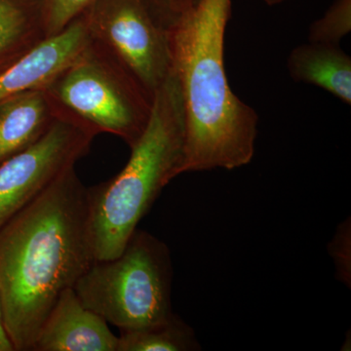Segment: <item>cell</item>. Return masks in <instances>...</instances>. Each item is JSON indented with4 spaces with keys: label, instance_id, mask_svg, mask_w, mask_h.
Segmentation results:
<instances>
[{
    "label": "cell",
    "instance_id": "1",
    "mask_svg": "<svg viewBox=\"0 0 351 351\" xmlns=\"http://www.w3.org/2000/svg\"><path fill=\"white\" fill-rule=\"evenodd\" d=\"M95 262L87 188L71 167L0 228V306L16 351H32L60 295Z\"/></svg>",
    "mask_w": 351,
    "mask_h": 351
},
{
    "label": "cell",
    "instance_id": "2",
    "mask_svg": "<svg viewBox=\"0 0 351 351\" xmlns=\"http://www.w3.org/2000/svg\"><path fill=\"white\" fill-rule=\"evenodd\" d=\"M232 0H200L171 25L172 69L184 100V173L233 170L255 154L258 117L228 84L226 25Z\"/></svg>",
    "mask_w": 351,
    "mask_h": 351
},
{
    "label": "cell",
    "instance_id": "10",
    "mask_svg": "<svg viewBox=\"0 0 351 351\" xmlns=\"http://www.w3.org/2000/svg\"><path fill=\"white\" fill-rule=\"evenodd\" d=\"M59 112L46 88L0 101V164L38 142Z\"/></svg>",
    "mask_w": 351,
    "mask_h": 351
},
{
    "label": "cell",
    "instance_id": "13",
    "mask_svg": "<svg viewBox=\"0 0 351 351\" xmlns=\"http://www.w3.org/2000/svg\"><path fill=\"white\" fill-rule=\"evenodd\" d=\"M200 345L193 328L176 315L165 324L138 331H120L117 351H193Z\"/></svg>",
    "mask_w": 351,
    "mask_h": 351
},
{
    "label": "cell",
    "instance_id": "5",
    "mask_svg": "<svg viewBox=\"0 0 351 351\" xmlns=\"http://www.w3.org/2000/svg\"><path fill=\"white\" fill-rule=\"evenodd\" d=\"M60 108L132 147L149 119L152 99L100 44L91 43L46 87Z\"/></svg>",
    "mask_w": 351,
    "mask_h": 351
},
{
    "label": "cell",
    "instance_id": "4",
    "mask_svg": "<svg viewBox=\"0 0 351 351\" xmlns=\"http://www.w3.org/2000/svg\"><path fill=\"white\" fill-rule=\"evenodd\" d=\"M172 278L167 245L137 228L119 256L96 261L73 289L85 306L120 331H138L174 317Z\"/></svg>",
    "mask_w": 351,
    "mask_h": 351
},
{
    "label": "cell",
    "instance_id": "7",
    "mask_svg": "<svg viewBox=\"0 0 351 351\" xmlns=\"http://www.w3.org/2000/svg\"><path fill=\"white\" fill-rule=\"evenodd\" d=\"M97 132L60 108L48 131L0 164V228L89 152Z\"/></svg>",
    "mask_w": 351,
    "mask_h": 351
},
{
    "label": "cell",
    "instance_id": "17",
    "mask_svg": "<svg viewBox=\"0 0 351 351\" xmlns=\"http://www.w3.org/2000/svg\"><path fill=\"white\" fill-rule=\"evenodd\" d=\"M166 20L171 24L179 19L181 16L193 10L198 5L200 0H151Z\"/></svg>",
    "mask_w": 351,
    "mask_h": 351
},
{
    "label": "cell",
    "instance_id": "9",
    "mask_svg": "<svg viewBox=\"0 0 351 351\" xmlns=\"http://www.w3.org/2000/svg\"><path fill=\"white\" fill-rule=\"evenodd\" d=\"M108 324L82 304L75 289H66L44 321L32 351H117L119 337Z\"/></svg>",
    "mask_w": 351,
    "mask_h": 351
},
{
    "label": "cell",
    "instance_id": "11",
    "mask_svg": "<svg viewBox=\"0 0 351 351\" xmlns=\"http://www.w3.org/2000/svg\"><path fill=\"white\" fill-rule=\"evenodd\" d=\"M287 68L292 80L329 92L351 104V58L339 45L309 43L291 51Z\"/></svg>",
    "mask_w": 351,
    "mask_h": 351
},
{
    "label": "cell",
    "instance_id": "16",
    "mask_svg": "<svg viewBox=\"0 0 351 351\" xmlns=\"http://www.w3.org/2000/svg\"><path fill=\"white\" fill-rule=\"evenodd\" d=\"M350 221H343L339 226L338 230L335 234L331 243L329 245L330 255L334 260L337 269V277L350 287L351 267H350Z\"/></svg>",
    "mask_w": 351,
    "mask_h": 351
},
{
    "label": "cell",
    "instance_id": "6",
    "mask_svg": "<svg viewBox=\"0 0 351 351\" xmlns=\"http://www.w3.org/2000/svg\"><path fill=\"white\" fill-rule=\"evenodd\" d=\"M85 19L93 40L154 98L172 73L169 21L151 0H105Z\"/></svg>",
    "mask_w": 351,
    "mask_h": 351
},
{
    "label": "cell",
    "instance_id": "12",
    "mask_svg": "<svg viewBox=\"0 0 351 351\" xmlns=\"http://www.w3.org/2000/svg\"><path fill=\"white\" fill-rule=\"evenodd\" d=\"M45 38L20 0H0V73Z\"/></svg>",
    "mask_w": 351,
    "mask_h": 351
},
{
    "label": "cell",
    "instance_id": "14",
    "mask_svg": "<svg viewBox=\"0 0 351 351\" xmlns=\"http://www.w3.org/2000/svg\"><path fill=\"white\" fill-rule=\"evenodd\" d=\"M351 31V0H335L326 13L311 25L309 43L339 45Z\"/></svg>",
    "mask_w": 351,
    "mask_h": 351
},
{
    "label": "cell",
    "instance_id": "3",
    "mask_svg": "<svg viewBox=\"0 0 351 351\" xmlns=\"http://www.w3.org/2000/svg\"><path fill=\"white\" fill-rule=\"evenodd\" d=\"M130 147L119 174L87 188L96 261L119 256L163 189L184 173L186 114L173 69L154 93L147 126Z\"/></svg>",
    "mask_w": 351,
    "mask_h": 351
},
{
    "label": "cell",
    "instance_id": "19",
    "mask_svg": "<svg viewBox=\"0 0 351 351\" xmlns=\"http://www.w3.org/2000/svg\"><path fill=\"white\" fill-rule=\"evenodd\" d=\"M267 5L274 6L277 5V4L282 3V2L286 1V0H263Z\"/></svg>",
    "mask_w": 351,
    "mask_h": 351
},
{
    "label": "cell",
    "instance_id": "15",
    "mask_svg": "<svg viewBox=\"0 0 351 351\" xmlns=\"http://www.w3.org/2000/svg\"><path fill=\"white\" fill-rule=\"evenodd\" d=\"M96 0H49L45 13L47 36L63 31Z\"/></svg>",
    "mask_w": 351,
    "mask_h": 351
},
{
    "label": "cell",
    "instance_id": "18",
    "mask_svg": "<svg viewBox=\"0 0 351 351\" xmlns=\"http://www.w3.org/2000/svg\"><path fill=\"white\" fill-rule=\"evenodd\" d=\"M0 351H16L12 339L7 332L1 306H0Z\"/></svg>",
    "mask_w": 351,
    "mask_h": 351
},
{
    "label": "cell",
    "instance_id": "8",
    "mask_svg": "<svg viewBox=\"0 0 351 351\" xmlns=\"http://www.w3.org/2000/svg\"><path fill=\"white\" fill-rule=\"evenodd\" d=\"M86 20L75 19L63 31L47 36L0 73V101L46 88L91 43Z\"/></svg>",
    "mask_w": 351,
    "mask_h": 351
}]
</instances>
